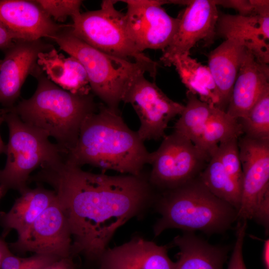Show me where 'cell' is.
Returning a JSON list of instances; mask_svg holds the SVG:
<instances>
[{"label": "cell", "mask_w": 269, "mask_h": 269, "mask_svg": "<svg viewBox=\"0 0 269 269\" xmlns=\"http://www.w3.org/2000/svg\"><path fill=\"white\" fill-rule=\"evenodd\" d=\"M268 88L269 64L259 61L246 48L226 112L237 120L245 117Z\"/></svg>", "instance_id": "e0dca14e"}, {"label": "cell", "mask_w": 269, "mask_h": 269, "mask_svg": "<svg viewBox=\"0 0 269 269\" xmlns=\"http://www.w3.org/2000/svg\"><path fill=\"white\" fill-rule=\"evenodd\" d=\"M119 247L137 269H175V263L168 257L166 246L137 237Z\"/></svg>", "instance_id": "cb8c5ba5"}, {"label": "cell", "mask_w": 269, "mask_h": 269, "mask_svg": "<svg viewBox=\"0 0 269 269\" xmlns=\"http://www.w3.org/2000/svg\"><path fill=\"white\" fill-rule=\"evenodd\" d=\"M179 250L175 269H223L228 247L214 246L192 233L174 238Z\"/></svg>", "instance_id": "44dd1931"}, {"label": "cell", "mask_w": 269, "mask_h": 269, "mask_svg": "<svg viewBox=\"0 0 269 269\" xmlns=\"http://www.w3.org/2000/svg\"><path fill=\"white\" fill-rule=\"evenodd\" d=\"M246 50V48L241 42L228 39L207 55L208 67L218 89L220 109L223 111H226L229 103Z\"/></svg>", "instance_id": "ac0fdd59"}, {"label": "cell", "mask_w": 269, "mask_h": 269, "mask_svg": "<svg viewBox=\"0 0 269 269\" xmlns=\"http://www.w3.org/2000/svg\"><path fill=\"white\" fill-rule=\"evenodd\" d=\"M173 66L188 91L202 102L220 109V99L208 66L202 65L189 54L175 55L167 66Z\"/></svg>", "instance_id": "7402d4cb"}, {"label": "cell", "mask_w": 269, "mask_h": 269, "mask_svg": "<svg viewBox=\"0 0 269 269\" xmlns=\"http://www.w3.org/2000/svg\"><path fill=\"white\" fill-rule=\"evenodd\" d=\"M16 40L8 31L0 26V49L5 50Z\"/></svg>", "instance_id": "d590c367"}, {"label": "cell", "mask_w": 269, "mask_h": 269, "mask_svg": "<svg viewBox=\"0 0 269 269\" xmlns=\"http://www.w3.org/2000/svg\"><path fill=\"white\" fill-rule=\"evenodd\" d=\"M216 5L237 10L245 16L269 14V1L267 0H214Z\"/></svg>", "instance_id": "f546056e"}, {"label": "cell", "mask_w": 269, "mask_h": 269, "mask_svg": "<svg viewBox=\"0 0 269 269\" xmlns=\"http://www.w3.org/2000/svg\"><path fill=\"white\" fill-rule=\"evenodd\" d=\"M51 39L82 64L91 90L111 109L119 110L128 89L138 75H150L143 64L108 54L86 43L73 34L70 25Z\"/></svg>", "instance_id": "5b68a950"}, {"label": "cell", "mask_w": 269, "mask_h": 269, "mask_svg": "<svg viewBox=\"0 0 269 269\" xmlns=\"http://www.w3.org/2000/svg\"><path fill=\"white\" fill-rule=\"evenodd\" d=\"M98 262V269H137L124 255L119 246L107 249Z\"/></svg>", "instance_id": "4dcf8cb0"}, {"label": "cell", "mask_w": 269, "mask_h": 269, "mask_svg": "<svg viewBox=\"0 0 269 269\" xmlns=\"http://www.w3.org/2000/svg\"><path fill=\"white\" fill-rule=\"evenodd\" d=\"M83 122L77 141L65 160L79 167L89 164L133 175L141 174L150 153L119 110L101 105Z\"/></svg>", "instance_id": "7a4b0ae2"}, {"label": "cell", "mask_w": 269, "mask_h": 269, "mask_svg": "<svg viewBox=\"0 0 269 269\" xmlns=\"http://www.w3.org/2000/svg\"><path fill=\"white\" fill-rule=\"evenodd\" d=\"M167 191L157 205L161 217L153 227L155 236L172 228L221 233L237 220L236 209L213 195L199 179Z\"/></svg>", "instance_id": "277c9868"}, {"label": "cell", "mask_w": 269, "mask_h": 269, "mask_svg": "<svg viewBox=\"0 0 269 269\" xmlns=\"http://www.w3.org/2000/svg\"><path fill=\"white\" fill-rule=\"evenodd\" d=\"M144 75H138L132 82L123 100L132 106L139 119L140 126L136 132L143 142L164 137L169 122L180 115L184 108V105L170 99Z\"/></svg>", "instance_id": "30bf717a"}, {"label": "cell", "mask_w": 269, "mask_h": 269, "mask_svg": "<svg viewBox=\"0 0 269 269\" xmlns=\"http://www.w3.org/2000/svg\"><path fill=\"white\" fill-rule=\"evenodd\" d=\"M42 269H75L71 257L57 259Z\"/></svg>", "instance_id": "e575fe53"}, {"label": "cell", "mask_w": 269, "mask_h": 269, "mask_svg": "<svg viewBox=\"0 0 269 269\" xmlns=\"http://www.w3.org/2000/svg\"><path fill=\"white\" fill-rule=\"evenodd\" d=\"M199 180L215 196L233 206L238 211L241 189L225 171L216 152L210 157L207 166L200 174Z\"/></svg>", "instance_id": "d4e9b609"}, {"label": "cell", "mask_w": 269, "mask_h": 269, "mask_svg": "<svg viewBox=\"0 0 269 269\" xmlns=\"http://www.w3.org/2000/svg\"><path fill=\"white\" fill-rule=\"evenodd\" d=\"M3 122H4V119L2 116L0 114V126ZM5 149L6 145L4 144L0 135V153L5 152Z\"/></svg>", "instance_id": "f35d334b"}, {"label": "cell", "mask_w": 269, "mask_h": 269, "mask_svg": "<svg viewBox=\"0 0 269 269\" xmlns=\"http://www.w3.org/2000/svg\"><path fill=\"white\" fill-rule=\"evenodd\" d=\"M118 0H105L100 9L72 17L71 32L91 46L108 54L143 64L154 78L158 64L140 52L130 38L125 13L115 6Z\"/></svg>", "instance_id": "52a82bcc"}, {"label": "cell", "mask_w": 269, "mask_h": 269, "mask_svg": "<svg viewBox=\"0 0 269 269\" xmlns=\"http://www.w3.org/2000/svg\"><path fill=\"white\" fill-rule=\"evenodd\" d=\"M216 34L242 43L261 62L269 63V14H219Z\"/></svg>", "instance_id": "2e32d148"}, {"label": "cell", "mask_w": 269, "mask_h": 269, "mask_svg": "<svg viewBox=\"0 0 269 269\" xmlns=\"http://www.w3.org/2000/svg\"><path fill=\"white\" fill-rule=\"evenodd\" d=\"M239 120L246 136L269 139V88L264 91L247 115Z\"/></svg>", "instance_id": "4316f807"}, {"label": "cell", "mask_w": 269, "mask_h": 269, "mask_svg": "<svg viewBox=\"0 0 269 269\" xmlns=\"http://www.w3.org/2000/svg\"><path fill=\"white\" fill-rule=\"evenodd\" d=\"M187 103L174 126V132L189 140L194 145L203 129L217 107L201 101L197 96L187 91Z\"/></svg>", "instance_id": "484cf974"}, {"label": "cell", "mask_w": 269, "mask_h": 269, "mask_svg": "<svg viewBox=\"0 0 269 269\" xmlns=\"http://www.w3.org/2000/svg\"><path fill=\"white\" fill-rule=\"evenodd\" d=\"M159 148L150 153V184L167 190L194 179L210 158L190 140L175 132L165 136Z\"/></svg>", "instance_id": "9c48e42d"}, {"label": "cell", "mask_w": 269, "mask_h": 269, "mask_svg": "<svg viewBox=\"0 0 269 269\" xmlns=\"http://www.w3.org/2000/svg\"><path fill=\"white\" fill-rule=\"evenodd\" d=\"M0 26L17 40L51 39L67 25L54 22L34 1L0 0Z\"/></svg>", "instance_id": "9a60e30c"}, {"label": "cell", "mask_w": 269, "mask_h": 269, "mask_svg": "<svg viewBox=\"0 0 269 269\" xmlns=\"http://www.w3.org/2000/svg\"><path fill=\"white\" fill-rule=\"evenodd\" d=\"M125 13L128 34L137 49L161 50L169 45L177 29L179 17L169 15L161 6L165 0H127Z\"/></svg>", "instance_id": "8fae6325"}, {"label": "cell", "mask_w": 269, "mask_h": 269, "mask_svg": "<svg viewBox=\"0 0 269 269\" xmlns=\"http://www.w3.org/2000/svg\"><path fill=\"white\" fill-rule=\"evenodd\" d=\"M262 261L265 269H269V239L264 242Z\"/></svg>", "instance_id": "8d00e7d4"}, {"label": "cell", "mask_w": 269, "mask_h": 269, "mask_svg": "<svg viewBox=\"0 0 269 269\" xmlns=\"http://www.w3.org/2000/svg\"><path fill=\"white\" fill-rule=\"evenodd\" d=\"M59 258L52 256L35 254L26 258L20 269H42L46 265Z\"/></svg>", "instance_id": "d6a6232c"}, {"label": "cell", "mask_w": 269, "mask_h": 269, "mask_svg": "<svg viewBox=\"0 0 269 269\" xmlns=\"http://www.w3.org/2000/svg\"><path fill=\"white\" fill-rule=\"evenodd\" d=\"M215 152L228 175L241 189L243 172L238 138H233L220 143Z\"/></svg>", "instance_id": "83f0119b"}, {"label": "cell", "mask_w": 269, "mask_h": 269, "mask_svg": "<svg viewBox=\"0 0 269 269\" xmlns=\"http://www.w3.org/2000/svg\"><path fill=\"white\" fill-rule=\"evenodd\" d=\"M25 260V258L16 256L11 252L2 260L0 269H20Z\"/></svg>", "instance_id": "836d02e7"}, {"label": "cell", "mask_w": 269, "mask_h": 269, "mask_svg": "<svg viewBox=\"0 0 269 269\" xmlns=\"http://www.w3.org/2000/svg\"><path fill=\"white\" fill-rule=\"evenodd\" d=\"M53 47L41 39L15 40L4 50L0 60V103L6 108L14 106L27 76L37 66L39 53Z\"/></svg>", "instance_id": "5bb4252c"}, {"label": "cell", "mask_w": 269, "mask_h": 269, "mask_svg": "<svg viewBox=\"0 0 269 269\" xmlns=\"http://www.w3.org/2000/svg\"><path fill=\"white\" fill-rule=\"evenodd\" d=\"M179 17L176 32L169 45L163 51L161 62L167 66L174 56L190 55V50L200 41H213L219 12L213 0H194L186 5Z\"/></svg>", "instance_id": "4fadbf2b"}, {"label": "cell", "mask_w": 269, "mask_h": 269, "mask_svg": "<svg viewBox=\"0 0 269 269\" xmlns=\"http://www.w3.org/2000/svg\"><path fill=\"white\" fill-rule=\"evenodd\" d=\"M236 227L235 244L227 269H247L243 256L244 240L247 227V221H238Z\"/></svg>", "instance_id": "1f68e13d"}, {"label": "cell", "mask_w": 269, "mask_h": 269, "mask_svg": "<svg viewBox=\"0 0 269 269\" xmlns=\"http://www.w3.org/2000/svg\"><path fill=\"white\" fill-rule=\"evenodd\" d=\"M52 19L64 22L80 12L82 1L78 0H34Z\"/></svg>", "instance_id": "f1b7e54d"}, {"label": "cell", "mask_w": 269, "mask_h": 269, "mask_svg": "<svg viewBox=\"0 0 269 269\" xmlns=\"http://www.w3.org/2000/svg\"><path fill=\"white\" fill-rule=\"evenodd\" d=\"M243 172L237 220L255 219L266 232L269 223V139L245 136L238 142Z\"/></svg>", "instance_id": "ba28073f"}, {"label": "cell", "mask_w": 269, "mask_h": 269, "mask_svg": "<svg viewBox=\"0 0 269 269\" xmlns=\"http://www.w3.org/2000/svg\"><path fill=\"white\" fill-rule=\"evenodd\" d=\"M37 64L50 80L63 89L73 94H90L87 73L74 57H66L53 47L39 53Z\"/></svg>", "instance_id": "ffe728a7"}, {"label": "cell", "mask_w": 269, "mask_h": 269, "mask_svg": "<svg viewBox=\"0 0 269 269\" xmlns=\"http://www.w3.org/2000/svg\"><path fill=\"white\" fill-rule=\"evenodd\" d=\"M37 65L32 74L37 79L33 95L11 108L24 123L54 137L66 154L76 143L85 119L98 108L91 94L66 91L50 80Z\"/></svg>", "instance_id": "3957f363"}, {"label": "cell", "mask_w": 269, "mask_h": 269, "mask_svg": "<svg viewBox=\"0 0 269 269\" xmlns=\"http://www.w3.org/2000/svg\"><path fill=\"white\" fill-rule=\"evenodd\" d=\"M8 126L9 139L6 160L0 170V185L4 194L10 189L21 193L28 187L31 173L39 167L56 162L65 153L49 140L45 131L23 122L11 109L0 111Z\"/></svg>", "instance_id": "8992f818"}, {"label": "cell", "mask_w": 269, "mask_h": 269, "mask_svg": "<svg viewBox=\"0 0 269 269\" xmlns=\"http://www.w3.org/2000/svg\"><path fill=\"white\" fill-rule=\"evenodd\" d=\"M72 244L67 219L56 198L9 246L16 252H30L62 258L71 257Z\"/></svg>", "instance_id": "7c38bea8"}, {"label": "cell", "mask_w": 269, "mask_h": 269, "mask_svg": "<svg viewBox=\"0 0 269 269\" xmlns=\"http://www.w3.org/2000/svg\"><path fill=\"white\" fill-rule=\"evenodd\" d=\"M5 194L3 192L2 188H1L0 187V199H1V198L2 197L3 195H4Z\"/></svg>", "instance_id": "ab89813d"}, {"label": "cell", "mask_w": 269, "mask_h": 269, "mask_svg": "<svg viewBox=\"0 0 269 269\" xmlns=\"http://www.w3.org/2000/svg\"><path fill=\"white\" fill-rule=\"evenodd\" d=\"M30 178L53 188L71 232L72 256L90 261H99L118 229L151 199V184L142 174L92 173L64 158L43 166Z\"/></svg>", "instance_id": "6da1fadb"}, {"label": "cell", "mask_w": 269, "mask_h": 269, "mask_svg": "<svg viewBox=\"0 0 269 269\" xmlns=\"http://www.w3.org/2000/svg\"><path fill=\"white\" fill-rule=\"evenodd\" d=\"M243 133L239 120L217 108L195 145L210 158L220 143L233 138H238Z\"/></svg>", "instance_id": "603a6c76"}, {"label": "cell", "mask_w": 269, "mask_h": 269, "mask_svg": "<svg viewBox=\"0 0 269 269\" xmlns=\"http://www.w3.org/2000/svg\"><path fill=\"white\" fill-rule=\"evenodd\" d=\"M7 212H0V224L5 237L12 230L17 235L24 233L40 214L56 200L54 190L37 186L22 191Z\"/></svg>", "instance_id": "d6986e66"}, {"label": "cell", "mask_w": 269, "mask_h": 269, "mask_svg": "<svg viewBox=\"0 0 269 269\" xmlns=\"http://www.w3.org/2000/svg\"><path fill=\"white\" fill-rule=\"evenodd\" d=\"M11 253L9 247L2 237H0V265L8 254Z\"/></svg>", "instance_id": "74e56055"}]
</instances>
